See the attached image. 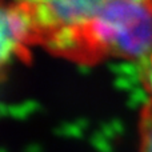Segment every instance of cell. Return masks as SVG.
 Listing matches in <instances>:
<instances>
[{"instance_id":"1","label":"cell","mask_w":152,"mask_h":152,"mask_svg":"<svg viewBox=\"0 0 152 152\" xmlns=\"http://www.w3.org/2000/svg\"><path fill=\"white\" fill-rule=\"evenodd\" d=\"M34 48L80 66L140 60L152 47V0H18Z\"/></svg>"},{"instance_id":"2","label":"cell","mask_w":152,"mask_h":152,"mask_svg":"<svg viewBox=\"0 0 152 152\" xmlns=\"http://www.w3.org/2000/svg\"><path fill=\"white\" fill-rule=\"evenodd\" d=\"M29 24L18 0H0V80L15 64L32 59Z\"/></svg>"},{"instance_id":"3","label":"cell","mask_w":152,"mask_h":152,"mask_svg":"<svg viewBox=\"0 0 152 152\" xmlns=\"http://www.w3.org/2000/svg\"><path fill=\"white\" fill-rule=\"evenodd\" d=\"M139 152H152V103L148 102L140 111Z\"/></svg>"},{"instance_id":"4","label":"cell","mask_w":152,"mask_h":152,"mask_svg":"<svg viewBox=\"0 0 152 152\" xmlns=\"http://www.w3.org/2000/svg\"><path fill=\"white\" fill-rule=\"evenodd\" d=\"M140 66V80L143 83L145 92H147L150 102L152 103V47L147 53L139 60Z\"/></svg>"}]
</instances>
